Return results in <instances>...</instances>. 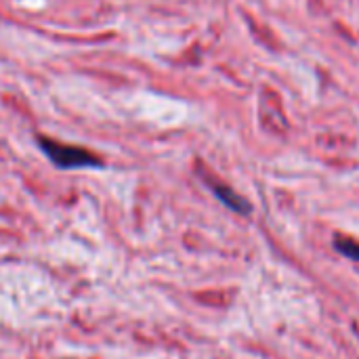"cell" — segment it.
Listing matches in <instances>:
<instances>
[{
  "instance_id": "cell-3",
  "label": "cell",
  "mask_w": 359,
  "mask_h": 359,
  "mask_svg": "<svg viewBox=\"0 0 359 359\" xmlns=\"http://www.w3.org/2000/svg\"><path fill=\"white\" fill-rule=\"evenodd\" d=\"M334 248L341 252V255H345L347 259H351V261H359V244L358 242H353V240H343V238H337V242H334Z\"/></svg>"
},
{
  "instance_id": "cell-1",
  "label": "cell",
  "mask_w": 359,
  "mask_h": 359,
  "mask_svg": "<svg viewBox=\"0 0 359 359\" xmlns=\"http://www.w3.org/2000/svg\"><path fill=\"white\" fill-rule=\"evenodd\" d=\"M40 149L44 156L59 168H90V166H101V158H97L93 151L84 147H74V145H63L53 139H38Z\"/></svg>"
},
{
  "instance_id": "cell-2",
  "label": "cell",
  "mask_w": 359,
  "mask_h": 359,
  "mask_svg": "<svg viewBox=\"0 0 359 359\" xmlns=\"http://www.w3.org/2000/svg\"><path fill=\"white\" fill-rule=\"evenodd\" d=\"M212 191H215V196H217L227 208H231L233 212H240V215H248V212H250V204H248L242 196H238L233 189H229L227 185H212Z\"/></svg>"
}]
</instances>
